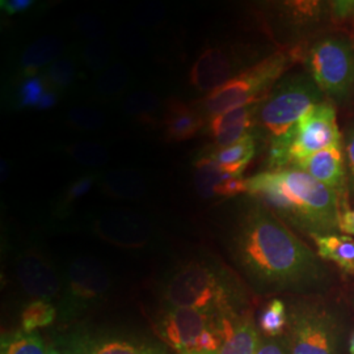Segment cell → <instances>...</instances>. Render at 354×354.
Listing matches in <instances>:
<instances>
[{
  "mask_svg": "<svg viewBox=\"0 0 354 354\" xmlns=\"http://www.w3.org/2000/svg\"><path fill=\"white\" fill-rule=\"evenodd\" d=\"M160 104V99L150 91H136L127 96L122 108L129 115L146 120L152 118V114L158 112Z\"/></svg>",
  "mask_w": 354,
  "mask_h": 354,
  "instance_id": "cell-26",
  "label": "cell"
},
{
  "mask_svg": "<svg viewBox=\"0 0 354 354\" xmlns=\"http://www.w3.org/2000/svg\"><path fill=\"white\" fill-rule=\"evenodd\" d=\"M342 145L336 109L330 102L311 108L283 140L270 143L269 163L273 169L291 167L304 158Z\"/></svg>",
  "mask_w": 354,
  "mask_h": 354,
  "instance_id": "cell-7",
  "label": "cell"
},
{
  "mask_svg": "<svg viewBox=\"0 0 354 354\" xmlns=\"http://www.w3.org/2000/svg\"><path fill=\"white\" fill-rule=\"evenodd\" d=\"M339 230L345 234L354 235V209L342 212L339 221Z\"/></svg>",
  "mask_w": 354,
  "mask_h": 354,
  "instance_id": "cell-39",
  "label": "cell"
},
{
  "mask_svg": "<svg viewBox=\"0 0 354 354\" xmlns=\"http://www.w3.org/2000/svg\"><path fill=\"white\" fill-rule=\"evenodd\" d=\"M48 84L44 79V76H32L26 77L20 84V88L17 92V102L19 108L29 109V108H37L38 102H41Z\"/></svg>",
  "mask_w": 354,
  "mask_h": 354,
  "instance_id": "cell-30",
  "label": "cell"
},
{
  "mask_svg": "<svg viewBox=\"0 0 354 354\" xmlns=\"http://www.w3.org/2000/svg\"><path fill=\"white\" fill-rule=\"evenodd\" d=\"M165 299L169 307L176 308L207 313L235 310L227 274L206 261H189L178 268L165 285Z\"/></svg>",
  "mask_w": 354,
  "mask_h": 354,
  "instance_id": "cell-5",
  "label": "cell"
},
{
  "mask_svg": "<svg viewBox=\"0 0 354 354\" xmlns=\"http://www.w3.org/2000/svg\"><path fill=\"white\" fill-rule=\"evenodd\" d=\"M290 354H337V329L327 311L306 308L291 323Z\"/></svg>",
  "mask_w": 354,
  "mask_h": 354,
  "instance_id": "cell-9",
  "label": "cell"
},
{
  "mask_svg": "<svg viewBox=\"0 0 354 354\" xmlns=\"http://www.w3.org/2000/svg\"><path fill=\"white\" fill-rule=\"evenodd\" d=\"M102 188L106 196L112 198L131 201L142 198L146 194L147 185L138 172L131 169H117L102 177Z\"/></svg>",
  "mask_w": 354,
  "mask_h": 354,
  "instance_id": "cell-17",
  "label": "cell"
},
{
  "mask_svg": "<svg viewBox=\"0 0 354 354\" xmlns=\"http://www.w3.org/2000/svg\"><path fill=\"white\" fill-rule=\"evenodd\" d=\"M256 153V134L253 133L247 138L228 146L225 149L214 147L206 155L213 159L223 171L232 176L241 177L244 169L252 160Z\"/></svg>",
  "mask_w": 354,
  "mask_h": 354,
  "instance_id": "cell-16",
  "label": "cell"
},
{
  "mask_svg": "<svg viewBox=\"0 0 354 354\" xmlns=\"http://www.w3.org/2000/svg\"><path fill=\"white\" fill-rule=\"evenodd\" d=\"M67 125L79 131H97L106 124V117L102 111L88 106H75L66 115Z\"/></svg>",
  "mask_w": 354,
  "mask_h": 354,
  "instance_id": "cell-27",
  "label": "cell"
},
{
  "mask_svg": "<svg viewBox=\"0 0 354 354\" xmlns=\"http://www.w3.org/2000/svg\"><path fill=\"white\" fill-rule=\"evenodd\" d=\"M130 71L121 64H111L105 68L95 82V92L102 99L120 96L130 83Z\"/></svg>",
  "mask_w": 354,
  "mask_h": 354,
  "instance_id": "cell-20",
  "label": "cell"
},
{
  "mask_svg": "<svg viewBox=\"0 0 354 354\" xmlns=\"http://www.w3.org/2000/svg\"><path fill=\"white\" fill-rule=\"evenodd\" d=\"M1 354H46L42 339L36 333L19 332L1 344Z\"/></svg>",
  "mask_w": 354,
  "mask_h": 354,
  "instance_id": "cell-29",
  "label": "cell"
},
{
  "mask_svg": "<svg viewBox=\"0 0 354 354\" xmlns=\"http://www.w3.org/2000/svg\"><path fill=\"white\" fill-rule=\"evenodd\" d=\"M136 17L140 20L142 24L155 26L163 20L165 11L160 6H149V7H143Z\"/></svg>",
  "mask_w": 354,
  "mask_h": 354,
  "instance_id": "cell-37",
  "label": "cell"
},
{
  "mask_svg": "<svg viewBox=\"0 0 354 354\" xmlns=\"http://www.w3.org/2000/svg\"><path fill=\"white\" fill-rule=\"evenodd\" d=\"M345 153H346V165L349 171L351 189L354 194V124L348 129L345 134Z\"/></svg>",
  "mask_w": 354,
  "mask_h": 354,
  "instance_id": "cell-35",
  "label": "cell"
},
{
  "mask_svg": "<svg viewBox=\"0 0 354 354\" xmlns=\"http://www.w3.org/2000/svg\"><path fill=\"white\" fill-rule=\"evenodd\" d=\"M291 61L290 54L285 51L270 54L207 93L197 109L206 120H210L218 114L264 102L290 66Z\"/></svg>",
  "mask_w": 354,
  "mask_h": 354,
  "instance_id": "cell-4",
  "label": "cell"
},
{
  "mask_svg": "<svg viewBox=\"0 0 354 354\" xmlns=\"http://www.w3.org/2000/svg\"><path fill=\"white\" fill-rule=\"evenodd\" d=\"M19 279L33 295L48 298L59 290V279L49 263L38 254H26L19 264Z\"/></svg>",
  "mask_w": 354,
  "mask_h": 354,
  "instance_id": "cell-14",
  "label": "cell"
},
{
  "mask_svg": "<svg viewBox=\"0 0 354 354\" xmlns=\"http://www.w3.org/2000/svg\"><path fill=\"white\" fill-rule=\"evenodd\" d=\"M342 146H332L315 152L292 165L314 177L319 183L335 190L340 197H345V160Z\"/></svg>",
  "mask_w": 354,
  "mask_h": 354,
  "instance_id": "cell-12",
  "label": "cell"
},
{
  "mask_svg": "<svg viewBox=\"0 0 354 354\" xmlns=\"http://www.w3.org/2000/svg\"><path fill=\"white\" fill-rule=\"evenodd\" d=\"M100 181V176L96 174H89L84 176L76 178L75 181H73L71 184H68V187L59 200L58 207L59 209H68L70 206H73L74 203H77L80 198H83L86 194H88L89 190L93 188V185Z\"/></svg>",
  "mask_w": 354,
  "mask_h": 354,
  "instance_id": "cell-31",
  "label": "cell"
},
{
  "mask_svg": "<svg viewBox=\"0 0 354 354\" xmlns=\"http://www.w3.org/2000/svg\"><path fill=\"white\" fill-rule=\"evenodd\" d=\"M92 354H159L145 346H137L124 342H106L96 348Z\"/></svg>",
  "mask_w": 354,
  "mask_h": 354,
  "instance_id": "cell-32",
  "label": "cell"
},
{
  "mask_svg": "<svg viewBox=\"0 0 354 354\" xmlns=\"http://www.w3.org/2000/svg\"><path fill=\"white\" fill-rule=\"evenodd\" d=\"M286 307L281 299H272L259 317V328L268 339H276L286 327Z\"/></svg>",
  "mask_w": 354,
  "mask_h": 354,
  "instance_id": "cell-25",
  "label": "cell"
},
{
  "mask_svg": "<svg viewBox=\"0 0 354 354\" xmlns=\"http://www.w3.org/2000/svg\"><path fill=\"white\" fill-rule=\"evenodd\" d=\"M231 251L247 277L263 289L301 288L322 277L314 252L261 203L241 215Z\"/></svg>",
  "mask_w": 354,
  "mask_h": 354,
  "instance_id": "cell-1",
  "label": "cell"
},
{
  "mask_svg": "<svg viewBox=\"0 0 354 354\" xmlns=\"http://www.w3.org/2000/svg\"><path fill=\"white\" fill-rule=\"evenodd\" d=\"M308 74L333 102H345L354 86V45L352 38L332 33L317 38L306 54Z\"/></svg>",
  "mask_w": 354,
  "mask_h": 354,
  "instance_id": "cell-8",
  "label": "cell"
},
{
  "mask_svg": "<svg viewBox=\"0 0 354 354\" xmlns=\"http://www.w3.org/2000/svg\"><path fill=\"white\" fill-rule=\"evenodd\" d=\"M349 354H354V332L351 337V342H349Z\"/></svg>",
  "mask_w": 354,
  "mask_h": 354,
  "instance_id": "cell-41",
  "label": "cell"
},
{
  "mask_svg": "<svg viewBox=\"0 0 354 354\" xmlns=\"http://www.w3.org/2000/svg\"><path fill=\"white\" fill-rule=\"evenodd\" d=\"M324 93L310 74L298 73L285 76L259 104L256 125L270 143L286 138L298 121L311 108L324 102Z\"/></svg>",
  "mask_w": 354,
  "mask_h": 354,
  "instance_id": "cell-6",
  "label": "cell"
},
{
  "mask_svg": "<svg viewBox=\"0 0 354 354\" xmlns=\"http://www.w3.org/2000/svg\"><path fill=\"white\" fill-rule=\"evenodd\" d=\"M113 50L108 42L104 39L89 41L83 49V62L93 73H102L105 68L111 66Z\"/></svg>",
  "mask_w": 354,
  "mask_h": 354,
  "instance_id": "cell-28",
  "label": "cell"
},
{
  "mask_svg": "<svg viewBox=\"0 0 354 354\" xmlns=\"http://www.w3.org/2000/svg\"><path fill=\"white\" fill-rule=\"evenodd\" d=\"M257 354H290L289 342L277 339H263Z\"/></svg>",
  "mask_w": 354,
  "mask_h": 354,
  "instance_id": "cell-36",
  "label": "cell"
},
{
  "mask_svg": "<svg viewBox=\"0 0 354 354\" xmlns=\"http://www.w3.org/2000/svg\"><path fill=\"white\" fill-rule=\"evenodd\" d=\"M238 67L236 58L228 49L209 48L198 55L192 66L190 84L200 92L210 93L241 73Z\"/></svg>",
  "mask_w": 354,
  "mask_h": 354,
  "instance_id": "cell-10",
  "label": "cell"
},
{
  "mask_svg": "<svg viewBox=\"0 0 354 354\" xmlns=\"http://www.w3.org/2000/svg\"><path fill=\"white\" fill-rule=\"evenodd\" d=\"M76 28L79 32L89 38V41H96V39H102V36L105 33V28L102 26V21L95 17V16H79L77 17V24Z\"/></svg>",
  "mask_w": 354,
  "mask_h": 354,
  "instance_id": "cell-33",
  "label": "cell"
},
{
  "mask_svg": "<svg viewBox=\"0 0 354 354\" xmlns=\"http://www.w3.org/2000/svg\"><path fill=\"white\" fill-rule=\"evenodd\" d=\"M259 104L234 109V111H230L226 113H221L212 117L210 120H207V124H206L209 134L212 137H214L228 127H236L241 124H256Z\"/></svg>",
  "mask_w": 354,
  "mask_h": 354,
  "instance_id": "cell-23",
  "label": "cell"
},
{
  "mask_svg": "<svg viewBox=\"0 0 354 354\" xmlns=\"http://www.w3.org/2000/svg\"><path fill=\"white\" fill-rule=\"evenodd\" d=\"M194 188L203 200L228 198L247 193V178L232 176L206 153L194 162Z\"/></svg>",
  "mask_w": 354,
  "mask_h": 354,
  "instance_id": "cell-11",
  "label": "cell"
},
{
  "mask_svg": "<svg viewBox=\"0 0 354 354\" xmlns=\"http://www.w3.org/2000/svg\"><path fill=\"white\" fill-rule=\"evenodd\" d=\"M317 254L354 276V239L337 234L314 235Z\"/></svg>",
  "mask_w": 354,
  "mask_h": 354,
  "instance_id": "cell-18",
  "label": "cell"
},
{
  "mask_svg": "<svg viewBox=\"0 0 354 354\" xmlns=\"http://www.w3.org/2000/svg\"><path fill=\"white\" fill-rule=\"evenodd\" d=\"M46 354H61L55 348H53V346H50L49 349H48V352H46Z\"/></svg>",
  "mask_w": 354,
  "mask_h": 354,
  "instance_id": "cell-42",
  "label": "cell"
},
{
  "mask_svg": "<svg viewBox=\"0 0 354 354\" xmlns=\"http://www.w3.org/2000/svg\"><path fill=\"white\" fill-rule=\"evenodd\" d=\"M55 319V308L54 306L45 301L37 299L26 306L21 315V326L23 332L33 333L35 330L50 326Z\"/></svg>",
  "mask_w": 354,
  "mask_h": 354,
  "instance_id": "cell-24",
  "label": "cell"
},
{
  "mask_svg": "<svg viewBox=\"0 0 354 354\" xmlns=\"http://www.w3.org/2000/svg\"><path fill=\"white\" fill-rule=\"evenodd\" d=\"M330 16L340 21L354 23V1H332Z\"/></svg>",
  "mask_w": 354,
  "mask_h": 354,
  "instance_id": "cell-34",
  "label": "cell"
},
{
  "mask_svg": "<svg viewBox=\"0 0 354 354\" xmlns=\"http://www.w3.org/2000/svg\"><path fill=\"white\" fill-rule=\"evenodd\" d=\"M247 193L311 236L339 230L342 197L298 168L272 169L250 177Z\"/></svg>",
  "mask_w": 354,
  "mask_h": 354,
  "instance_id": "cell-2",
  "label": "cell"
},
{
  "mask_svg": "<svg viewBox=\"0 0 354 354\" xmlns=\"http://www.w3.org/2000/svg\"><path fill=\"white\" fill-rule=\"evenodd\" d=\"M58 102V93L55 91H46L42 96L41 102H38L37 111H50Z\"/></svg>",
  "mask_w": 354,
  "mask_h": 354,
  "instance_id": "cell-40",
  "label": "cell"
},
{
  "mask_svg": "<svg viewBox=\"0 0 354 354\" xmlns=\"http://www.w3.org/2000/svg\"><path fill=\"white\" fill-rule=\"evenodd\" d=\"M77 74V61L74 55L64 54L59 59L46 67L44 79L51 91L64 92L73 86Z\"/></svg>",
  "mask_w": 354,
  "mask_h": 354,
  "instance_id": "cell-21",
  "label": "cell"
},
{
  "mask_svg": "<svg viewBox=\"0 0 354 354\" xmlns=\"http://www.w3.org/2000/svg\"><path fill=\"white\" fill-rule=\"evenodd\" d=\"M33 4H35L33 0H1L0 8L6 15L13 16V15L28 11L29 8H32Z\"/></svg>",
  "mask_w": 354,
  "mask_h": 354,
  "instance_id": "cell-38",
  "label": "cell"
},
{
  "mask_svg": "<svg viewBox=\"0 0 354 354\" xmlns=\"http://www.w3.org/2000/svg\"><path fill=\"white\" fill-rule=\"evenodd\" d=\"M236 317L234 310L207 313L169 307L158 330L177 354H219Z\"/></svg>",
  "mask_w": 354,
  "mask_h": 354,
  "instance_id": "cell-3",
  "label": "cell"
},
{
  "mask_svg": "<svg viewBox=\"0 0 354 354\" xmlns=\"http://www.w3.org/2000/svg\"><path fill=\"white\" fill-rule=\"evenodd\" d=\"M66 45L61 37L44 36L30 44L20 58V73L24 77L36 76L44 67H49L64 55Z\"/></svg>",
  "mask_w": 354,
  "mask_h": 354,
  "instance_id": "cell-15",
  "label": "cell"
},
{
  "mask_svg": "<svg viewBox=\"0 0 354 354\" xmlns=\"http://www.w3.org/2000/svg\"><path fill=\"white\" fill-rule=\"evenodd\" d=\"M261 344L252 317L239 315L230 329L219 354H257Z\"/></svg>",
  "mask_w": 354,
  "mask_h": 354,
  "instance_id": "cell-19",
  "label": "cell"
},
{
  "mask_svg": "<svg viewBox=\"0 0 354 354\" xmlns=\"http://www.w3.org/2000/svg\"><path fill=\"white\" fill-rule=\"evenodd\" d=\"M207 120L194 105L172 99L165 106L163 127L165 140L168 142H184L197 136Z\"/></svg>",
  "mask_w": 354,
  "mask_h": 354,
  "instance_id": "cell-13",
  "label": "cell"
},
{
  "mask_svg": "<svg viewBox=\"0 0 354 354\" xmlns=\"http://www.w3.org/2000/svg\"><path fill=\"white\" fill-rule=\"evenodd\" d=\"M67 155L77 165L88 168H100L108 165L109 151L96 142H75L67 147Z\"/></svg>",
  "mask_w": 354,
  "mask_h": 354,
  "instance_id": "cell-22",
  "label": "cell"
}]
</instances>
